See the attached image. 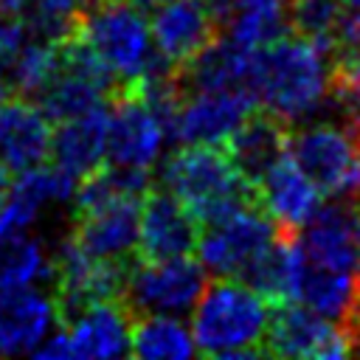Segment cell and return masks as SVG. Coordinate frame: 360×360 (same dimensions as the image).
<instances>
[{"label":"cell","instance_id":"cell-14","mask_svg":"<svg viewBox=\"0 0 360 360\" xmlns=\"http://www.w3.org/2000/svg\"><path fill=\"white\" fill-rule=\"evenodd\" d=\"M200 222L166 188H146L138 208V259L188 256L197 245Z\"/></svg>","mask_w":360,"mask_h":360},{"label":"cell","instance_id":"cell-23","mask_svg":"<svg viewBox=\"0 0 360 360\" xmlns=\"http://www.w3.org/2000/svg\"><path fill=\"white\" fill-rule=\"evenodd\" d=\"M59 62H62L59 42L56 39H48V37H37V34L28 31V39L22 42L20 53L6 68L3 82H6V87L14 96H22V98H31L34 101L45 90V84L56 76Z\"/></svg>","mask_w":360,"mask_h":360},{"label":"cell","instance_id":"cell-30","mask_svg":"<svg viewBox=\"0 0 360 360\" xmlns=\"http://www.w3.org/2000/svg\"><path fill=\"white\" fill-rule=\"evenodd\" d=\"M205 11L211 14V20L217 22L219 31H225V25L231 22L233 11H236V0H202Z\"/></svg>","mask_w":360,"mask_h":360},{"label":"cell","instance_id":"cell-33","mask_svg":"<svg viewBox=\"0 0 360 360\" xmlns=\"http://www.w3.org/2000/svg\"><path fill=\"white\" fill-rule=\"evenodd\" d=\"M343 3V8H349V11H360V0H340Z\"/></svg>","mask_w":360,"mask_h":360},{"label":"cell","instance_id":"cell-21","mask_svg":"<svg viewBox=\"0 0 360 360\" xmlns=\"http://www.w3.org/2000/svg\"><path fill=\"white\" fill-rule=\"evenodd\" d=\"M287 141H290V124H284L281 118H276L267 110H253L233 129V135L225 141V152L231 155V160L236 163V169L253 186V180L278 155L287 152Z\"/></svg>","mask_w":360,"mask_h":360},{"label":"cell","instance_id":"cell-18","mask_svg":"<svg viewBox=\"0 0 360 360\" xmlns=\"http://www.w3.org/2000/svg\"><path fill=\"white\" fill-rule=\"evenodd\" d=\"M59 323L53 295L31 287L0 292V354H34Z\"/></svg>","mask_w":360,"mask_h":360},{"label":"cell","instance_id":"cell-5","mask_svg":"<svg viewBox=\"0 0 360 360\" xmlns=\"http://www.w3.org/2000/svg\"><path fill=\"white\" fill-rule=\"evenodd\" d=\"M281 228L256 205L245 202L205 225L197 233V262L211 276L245 278V273L270 250Z\"/></svg>","mask_w":360,"mask_h":360},{"label":"cell","instance_id":"cell-1","mask_svg":"<svg viewBox=\"0 0 360 360\" xmlns=\"http://www.w3.org/2000/svg\"><path fill=\"white\" fill-rule=\"evenodd\" d=\"M332 56L298 34L256 48L253 96L256 104L284 124H301L326 107Z\"/></svg>","mask_w":360,"mask_h":360},{"label":"cell","instance_id":"cell-13","mask_svg":"<svg viewBox=\"0 0 360 360\" xmlns=\"http://www.w3.org/2000/svg\"><path fill=\"white\" fill-rule=\"evenodd\" d=\"M321 188L301 172L290 152L278 155L256 180L253 200L256 205L284 231L298 233L321 205Z\"/></svg>","mask_w":360,"mask_h":360},{"label":"cell","instance_id":"cell-31","mask_svg":"<svg viewBox=\"0 0 360 360\" xmlns=\"http://www.w3.org/2000/svg\"><path fill=\"white\" fill-rule=\"evenodd\" d=\"M349 194L360 197V141H357V158H354V177H352V188Z\"/></svg>","mask_w":360,"mask_h":360},{"label":"cell","instance_id":"cell-15","mask_svg":"<svg viewBox=\"0 0 360 360\" xmlns=\"http://www.w3.org/2000/svg\"><path fill=\"white\" fill-rule=\"evenodd\" d=\"M76 177L62 172L59 166H31L25 172H17V177L8 183L6 194L0 197V233H20L28 231L45 208L73 200Z\"/></svg>","mask_w":360,"mask_h":360},{"label":"cell","instance_id":"cell-26","mask_svg":"<svg viewBox=\"0 0 360 360\" xmlns=\"http://www.w3.org/2000/svg\"><path fill=\"white\" fill-rule=\"evenodd\" d=\"M0 8L20 17L31 34L62 42L76 31L84 3L82 0H0Z\"/></svg>","mask_w":360,"mask_h":360},{"label":"cell","instance_id":"cell-6","mask_svg":"<svg viewBox=\"0 0 360 360\" xmlns=\"http://www.w3.org/2000/svg\"><path fill=\"white\" fill-rule=\"evenodd\" d=\"M205 267L188 256L141 259L127 267L121 304L129 315H186L205 287Z\"/></svg>","mask_w":360,"mask_h":360},{"label":"cell","instance_id":"cell-4","mask_svg":"<svg viewBox=\"0 0 360 360\" xmlns=\"http://www.w3.org/2000/svg\"><path fill=\"white\" fill-rule=\"evenodd\" d=\"M76 34L110 68L118 84H132L155 59L149 17L132 0H96L76 25Z\"/></svg>","mask_w":360,"mask_h":360},{"label":"cell","instance_id":"cell-3","mask_svg":"<svg viewBox=\"0 0 360 360\" xmlns=\"http://www.w3.org/2000/svg\"><path fill=\"white\" fill-rule=\"evenodd\" d=\"M160 188L174 194L205 225L253 200L250 180L236 169L225 146L180 143L160 166Z\"/></svg>","mask_w":360,"mask_h":360},{"label":"cell","instance_id":"cell-11","mask_svg":"<svg viewBox=\"0 0 360 360\" xmlns=\"http://www.w3.org/2000/svg\"><path fill=\"white\" fill-rule=\"evenodd\" d=\"M256 96L245 87L188 90L172 118L169 138L177 143L225 146L233 129L256 110Z\"/></svg>","mask_w":360,"mask_h":360},{"label":"cell","instance_id":"cell-8","mask_svg":"<svg viewBox=\"0 0 360 360\" xmlns=\"http://www.w3.org/2000/svg\"><path fill=\"white\" fill-rule=\"evenodd\" d=\"M360 135L340 121L321 118L290 132L287 152L323 197L349 194Z\"/></svg>","mask_w":360,"mask_h":360},{"label":"cell","instance_id":"cell-29","mask_svg":"<svg viewBox=\"0 0 360 360\" xmlns=\"http://www.w3.org/2000/svg\"><path fill=\"white\" fill-rule=\"evenodd\" d=\"M25 39H28L25 22L20 17H14V14L0 8V79H3L6 68L14 62V56L20 53Z\"/></svg>","mask_w":360,"mask_h":360},{"label":"cell","instance_id":"cell-7","mask_svg":"<svg viewBox=\"0 0 360 360\" xmlns=\"http://www.w3.org/2000/svg\"><path fill=\"white\" fill-rule=\"evenodd\" d=\"M132 315L121 298L98 301L62 321L37 349L34 357L45 360H70V357H124L129 354Z\"/></svg>","mask_w":360,"mask_h":360},{"label":"cell","instance_id":"cell-24","mask_svg":"<svg viewBox=\"0 0 360 360\" xmlns=\"http://www.w3.org/2000/svg\"><path fill=\"white\" fill-rule=\"evenodd\" d=\"M53 276V256L25 231L0 233V292L31 287Z\"/></svg>","mask_w":360,"mask_h":360},{"label":"cell","instance_id":"cell-25","mask_svg":"<svg viewBox=\"0 0 360 360\" xmlns=\"http://www.w3.org/2000/svg\"><path fill=\"white\" fill-rule=\"evenodd\" d=\"M287 6L290 0H236L225 37L248 48H262L287 31Z\"/></svg>","mask_w":360,"mask_h":360},{"label":"cell","instance_id":"cell-16","mask_svg":"<svg viewBox=\"0 0 360 360\" xmlns=\"http://www.w3.org/2000/svg\"><path fill=\"white\" fill-rule=\"evenodd\" d=\"M143 197V194H141ZM141 197H118L87 214H76L70 239L90 256L129 264L138 248V208Z\"/></svg>","mask_w":360,"mask_h":360},{"label":"cell","instance_id":"cell-22","mask_svg":"<svg viewBox=\"0 0 360 360\" xmlns=\"http://www.w3.org/2000/svg\"><path fill=\"white\" fill-rule=\"evenodd\" d=\"M129 354L146 360H186L197 354V346L180 315H135Z\"/></svg>","mask_w":360,"mask_h":360},{"label":"cell","instance_id":"cell-10","mask_svg":"<svg viewBox=\"0 0 360 360\" xmlns=\"http://www.w3.org/2000/svg\"><path fill=\"white\" fill-rule=\"evenodd\" d=\"M352 352H354L352 338L338 321H332L298 301L273 304L267 332H264V354L304 357V360H309V357L338 360Z\"/></svg>","mask_w":360,"mask_h":360},{"label":"cell","instance_id":"cell-17","mask_svg":"<svg viewBox=\"0 0 360 360\" xmlns=\"http://www.w3.org/2000/svg\"><path fill=\"white\" fill-rule=\"evenodd\" d=\"M149 31L155 51L172 65H186L197 51H202L217 34V22L205 11L202 0H163L152 8Z\"/></svg>","mask_w":360,"mask_h":360},{"label":"cell","instance_id":"cell-28","mask_svg":"<svg viewBox=\"0 0 360 360\" xmlns=\"http://www.w3.org/2000/svg\"><path fill=\"white\" fill-rule=\"evenodd\" d=\"M326 107H335V121L360 135V51L332 56Z\"/></svg>","mask_w":360,"mask_h":360},{"label":"cell","instance_id":"cell-19","mask_svg":"<svg viewBox=\"0 0 360 360\" xmlns=\"http://www.w3.org/2000/svg\"><path fill=\"white\" fill-rule=\"evenodd\" d=\"M51 118L37 101L14 96L0 107V160L8 172H25L48 160L51 149Z\"/></svg>","mask_w":360,"mask_h":360},{"label":"cell","instance_id":"cell-12","mask_svg":"<svg viewBox=\"0 0 360 360\" xmlns=\"http://www.w3.org/2000/svg\"><path fill=\"white\" fill-rule=\"evenodd\" d=\"M129 264L104 262L84 253L70 236H65L53 253V281H56V309L59 323L73 318L90 304L121 298V287Z\"/></svg>","mask_w":360,"mask_h":360},{"label":"cell","instance_id":"cell-32","mask_svg":"<svg viewBox=\"0 0 360 360\" xmlns=\"http://www.w3.org/2000/svg\"><path fill=\"white\" fill-rule=\"evenodd\" d=\"M8 183H11V172H8V166L0 160V197L6 194V188H8Z\"/></svg>","mask_w":360,"mask_h":360},{"label":"cell","instance_id":"cell-20","mask_svg":"<svg viewBox=\"0 0 360 360\" xmlns=\"http://www.w3.org/2000/svg\"><path fill=\"white\" fill-rule=\"evenodd\" d=\"M110 104V101H107ZM107 104L96 107L84 115L59 121L51 132L48 158L53 166L68 172L70 177L82 180L104 163L107 149Z\"/></svg>","mask_w":360,"mask_h":360},{"label":"cell","instance_id":"cell-27","mask_svg":"<svg viewBox=\"0 0 360 360\" xmlns=\"http://www.w3.org/2000/svg\"><path fill=\"white\" fill-rule=\"evenodd\" d=\"M340 17H343L340 0H290L287 6V28L315 42L329 56H335Z\"/></svg>","mask_w":360,"mask_h":360},{"label":"cell","instance_id":"cell-9","mask_svg":"<svg viewBox=\"0 0 360 360\" xmlns=\"http://www.w3.org/2000/svg\"><path fill=\"white\" fill-rule=\"evenodd\" d=\"M166 141L169 132L155 110L132 87H118L107 104L104 163L152 172Z\"/></svg>","mask_w":360,"mask_h":360},{"label":"cell","instance_id":"cell-34","mask_svg":"<svg viewBox=\"0 0 360 360\" xmlns=\"http://www.w3.org/2000/svg\"><path fill=\"white\" fill-rule=\"evenodd\" d=\"M8 98V87H6V82L0 79V107H3V101Z\"/></svg>","mask_w":360,"mask_h":360},{"label":"cell","instance_id":"cell-2","mask_svg":"<svg viewBox=\"0 0 360 360\" xmlns=\"http://www.w3.org/2000/svg\"><path fill=\"white\" fill-rule=\"evenodd\" d=\"M270 301L239 278L205 281L191 307V338L208 357H259L264 354V332Z\"/></svg>","mask_w":360,"mask_h":360}]
</instances>
